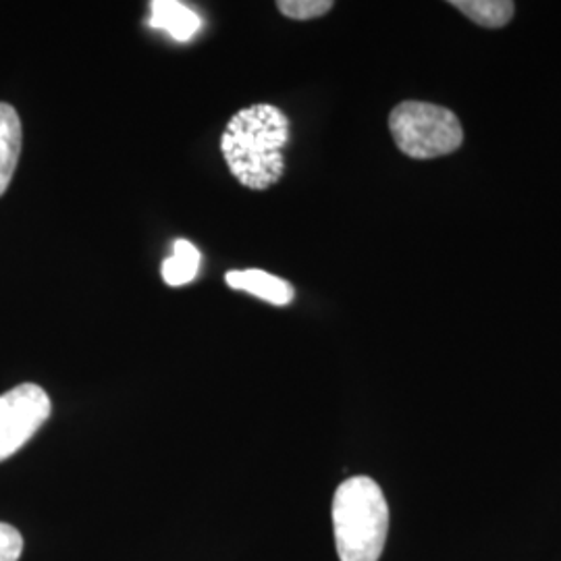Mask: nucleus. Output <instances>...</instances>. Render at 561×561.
I'll use <instances>...</instances> for the list:
<instances>
[{
  "mask_svg": "<svg viewBox=\"0 0 561 561\" xmlns=\"http://www.w3.org/2000/svg\"><path fill=\"white\" fill-rule=\"evenodd\" d=\"M289 141V119L273 104L241 108L227 123L221 152L231 175L243 187L264 192L285 173L283 150Z\"/></svg>",
  "mask_w": 561,
  "mask_h": 561,
  "instance_id": "obj_1",
  "label": "nucleus"
},
{
  "mask_svg": "<svg viewBox=\"0 0 561 561\" xmlns=\"http://www.w3.org/2000/svg\"><path fill=\"white\" fill-rule=\"evenodd\" d=\"M333 533L341 561H379L389 533V505L379 482L352 477L333 497Z\"/></svg>",
  "mask_w": 561,
  "mask_h": 561,
  "instance_id": "obj_2",
  "label": "nucleus"
},
{
  "mask_svg": "<svg viewBox=\"0 0 561 561\" xmlns=\"http://www.w3.org/2000/svg\"><path fill=\"white\" fill-rule=\"evenodd\" d=\"M389 131L401 152L416 161L451 154L463 144V129L456 113L431 102L398 104L389 115Z\"/></svg>",
  "mask_w": 561,
  "mask_h": 561,
  "instance_id": "obj_3",
  "label": "nucleus"
},
{
  "mask_svg": "<svg viewBox=\"0 0 561 561\" xmlns=\"http://www.w3.org/2000/svg\"><path fill=\"white\" fill-rule=\"evenodd\" d=\"M50 410V398L34 382H23L0 396V461L15 456L41 431Z\"/></svg>",
  "mask_w": 561,
  "mask_h": 561,
  "instance_id": "obj_4",
  "label": "nucleus"
},
{
  "mask_svg": "<svg viewBox=\"0 0 561 561\" xmlns=\"http://www.w3.org/2000/svg\"><path fill=\"white\" fill-rule=\"evenodd\" d=\"M225 279H227L229 287H233L238 291L252 294V296L268 301L273 306H287L296 298V291H294L291 283L280 279L277 275H271L266 271H259V268L229 271Z\"/></svg>",
  "mask_w": 561,
  "mask_h": 561,
  "instance_id": "obj_5",
  "label": "nucleus"
},
{
  "mask_svg": "<svg viewBox=\"0 0 561 561\" xmlns=\"http://www.w3.org/2000/svg\"><path fill=\"white\" fill-rule=\"evenodd\" d=\"M150 25L178 42H187L201 30L202 20L180 0H154L150 2Z\"/></svg>",
  "mask_w": 561,
  "mask_h": 561,
  "instance_id": "obj_6",
  "label": "nucleus"
},
{
  "mask_svg": "<svg viewBox=\"0 0 561 561\" xmlns=\"http://www.w3.org/2000/svg\"><path fill=\"white\" fill-rule=\"evenodd\" d=\"M21 121L11 104L0 102V196L7 192L21 154Z\"/></svg>",
  "mask_w": 561,
  "mask_h": 561,
  "instance_id": "obj_7",
  "label": "nucleus"
},
{
  "mask_svg": "<svg viewBox=\"0 0 561 561\" xmlns=\"http://www.w3.org/2000/svg\"><path fill=\"white\" fill-rule=\"evenodd\" d=\"M449 4L486 30H500L516 13V4L510 0H451Z\"/></svg>",
  "mask_w": 561,
  "mask_h": 561,
  "instance_id": "obj_8",
  "label": "nucleus"
},
{
  "mask_svg": "<svg viewBox=\"0 0 561 561\" xmlns=\"http://www.w3.org/2000/svg\"><path fill=\"white\" fill-rule=\"evenodd\" d=\"M201 252L198 248L187 240H178L173 243V254L162 262V279L171 287L187 285L196 279L201 268Z\"/></svg>",
  "mask_w": 561,
  "mask_h": 561,
  "instance_id": "obj_9",
  "label": "nucleus"
},
{
  "mask_svg": "<svg viewBox=\"0 0 561 561\" xmlns=\"http://www.w3.org/2000/svg\"><path fill=\"white\" fill-rule=\"evenodd\" d=\"M280 13L289 20L308 21L327 15L333 9L331 0H279Z\"/></svg>",
  "mask_w": 561,
  "mask_h": 561,
  "instance_id": "obj_10",
  "label": "nucleus"
},
{
  "mask_svg": "<svg viewBox=\"0 0 561 561\" xmlns=\"http://www.w3.org/2000/svg\"><path fill=\"white\" fill-rule=\"evenodd\" d=\"M23 551V537L11 524L0 522V561H18Z\"/></svg>",
  "mask_w": 561,
  "mask_h": 561,
  "instance_id": "obj_11",
  "label": "nucleus"
}]
</instances>
